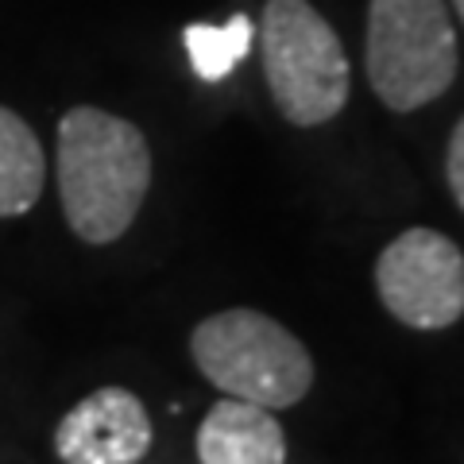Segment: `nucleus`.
<instances>
[{
  "mask_svg": "<svg viewBox=\"0 0 464 464\" xmlns=\"http://www.w3.org/2000/svg\"><path fill=\"white\" fill-rule=\"evenodd\" d=\"M190 356L221 395L256 402L264 411H286L314 387L306 344L275 317L248 306L209 314L190 333Z\"/></svg>",
  "mask_w": 464,
  "mask_h": 464,
  "instance_id": "f03ea898",
  "label": "nucleus"
},
{
  "mask_svg": "<svg viewBox=\"0 0 464 464\" xmlns=\"http://www.w3.org/2000/svg\"><path fill=\"white\" fill-rule=\"evenodd\" d=\"M364 63L375 97L391 112H414L438 101L460 63L445 0H372Z\"/></svg>",
  "mask_w": 464,
  "mask_h": 464,
  "instance_id": "7ed1b4c3",
  "label": "nucleus"
},
{
  "mask_svg": "<svg viewBox=\"0 0 464 464\" xmlns=\"http://www.w3.org/2000/svg\"><path fill=\"white\" fill-rule=\"evenodd\" d=\"M148 186L151 148L132 121L93 105H78L58 121V198L78 240H121Z\"/></svg>",
  "mask_w": 464,
  "mask_h": 464,
  "instance_id": "f257e3e1",
  "label": "nucleus"
},
{
  "mask_svg": "<svg viewBox=\"0 0 464 464\" xmlns=\"http://www.w3.org/2000/svg\"><path fill=\"white\" fill-rule=\"evenodd\" d=\"M201 464H286V433L271 411L244 399H221L198 426Z\"/></svg>",
  "mask_w": 464,
  "mask_h": 464,
  "instance_id": "0eeeda50",
  "label": "nucleus"
},
{
  "mask_svg": "<svg viewBox=\"0 0 464 464\" xmlns=\"http://www.w3.org/2000/svg\"><path fill=\"white\" fill-rule=\"evenodd\" d=\"M182 43H186V54H190L194 74L201 82H225L252 47V20L244 16V12H237V16L221 27L190 24L182 32Z\"/></svg>",
  "mask_w": 464,
  "mask_h": 464,
  "instance_id": "1a4fd4ad",
  "label": "nucleus"
},
{
  "mask_svg": "<svg viewBox=\"0 0 464 464\" xmlns=\"http://www.w3.org/2000/svg\"><path fill=\"white\" fill-rule=\"evenodd\" d=\"M445 179H449V190H453V201L464 209V116L457 121L453 136H449V151H445Z\"/></svg>",
  "mask_w": 464,
  "mask_h": 464,
  "instance_id": "9d476101",
  "label": "nucleus"
},
{
  "mask_svg": "<svg viewBox=\"0 0 464 464\" xmlns=\"http://www.w3.org/2000/svg\"><path fill=\"white\" fill-rule=\"evenodd\" d=\"M453 8H457V16H460V24H464V0H453Z\"/></svg>",
  "mask_w": 464,
  "mask_h": 464,
  "instance_id": "9b49d317",
  "label": "nucleus"
},
{
  "mask_svg": "<svg viewBox=\"0 0 464 464\" xmlns=\"http://www.w3.org/2000/svg\"><path fill=\"white\" fill-rule=\"evenodd\" d=\"M151 449V418L128 387H97L54 430L63 464H136Z\"/></svg>",
  "mask_w": 464,
  "mask_h": 464,
  "instance_id": "423d86ee",
  "label": "nucleus"
},
{
  "mask_svg": "<svg viewBox=\"0 0 464 464\" xmlns=\"http://www.w3.org/2000/svg\"><path fill=\"white\" fill-rule=\"evenodd\" d=\"M47 159L20 112L0 105V217H24L43 194Z\"/></svg>",
  "mask_w": 464,
  "mask_h": 464,
  "instance_id": "6e6552de",
  "label": "nucleus"
},
{
  "mask_svg": "<svg viewBox=\"0 0 464 464\" xmlns=\"http://www.w3.org/2000/svg\"><path fill=\"white\" fill-rule=\"evenodd\" d=\"M264 74L279 112L298 128L333 121L348 101V58L310 0H267L259 24Z\"/></svg>",
  "mask_w": 464,
  "mask_h": 464,
  "instance_id": "20e7f679",
  "label": "nucleus"
},
{
  "mask_svg": "<svg viewBox=\"0 0 464 464\" xmlns=\"http://www.w3.org/2000/svg\"><path fill=\"white\" fill-rule=\"evenodd\" d=\"M375 295L411 329H449L464 314V252L438 228H406L375 259Z\"/></svg>",
  "mask_w": 464,
  "mask_h": 464,
  "instance_id": "39448f33",
  "label": "nucleus"
}]
</instances>
